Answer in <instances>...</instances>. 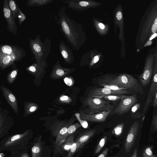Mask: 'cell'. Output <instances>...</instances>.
I'll use <instances>...</instances> for the list:
<instances>
[{"label":"cell","instance_id":"obj_1","mask_svg":"<svg viewBox=\"0 0 157 157\" xmlns=\"http://www.w3.org/2000/svg\"><path fill=\"white\" fill-rule=\"evenodd\" d=\"M29 46L36 62L46 68L47 59L50 52L52 44L51 40L47 37L44 41L41 40L39 34L35 39L29 38Z\"/></svg>","mask_w":157,"mask_h":157},{"label":"cell","instance_id":"obj_2","mask_svg":"<svg viewBox=\"0 0 157 157\" xmlns=\"http://www.w3.org/2000/svg\"><path fill=\"white\" fill-rule=\"evenodd\" d=\"M132 92L143 94V86L138 80L130 75L124 74L116 76H105L101 79Z\"/></svg>","mask_w":157,"mask_h":157},{"label":"cell","instance_id":"obj_3","mask_svg":"<svg viewBox=\"0 0 157 157\" xmlns=\"http://www.w3.org/2000/svg\"><path fill=\"white\" fill-rule=\"evenodd\" d=\"M85 105L87 106L90 110L89 114L101 112L106 110H113V106L109 101L102 98L94 97L88 96L84 101Z\"/></svg>","mask_w":157,"mask_h":157},{"label":"cell","instance_id":"obj_4","mask_svg":"<svg viewBox=\"0 0 157 157\" xmlns=\"http://www.w3.org/2000/svg\"><path fill=\"white\" fill-rule=\"evenodd\" d=\"M138 101L136 95L133 94L127 96L121 100L117 105L112 111L113 113L122 115L129 112Z\"/></svg>","mask_w":157,"mask_h":157},{"label":"cell","instance_id":"obj_5","mask_svg":"<svg viewBox=\"0 0 157 157\" xmlns=\"http://www.w3.org/2000/svg\"><path fill=\"white\" fill-rule=\"evenodd\" d=\"M2 12L3 17L6 22L7 30L14 35H16L17 33V27L15 20L9 8L8 0L3 1Z\"/></svg>","mask_w":157,"mask_h":157},{"label":"cell","instance_id":"obj_6","mask_svg":"<svg viewBox=\"0 0 157 157\" xmlns=\"http://www.w3.org/2000/svg\"><path fill=\"white\" fill-rule=\"evenodd\" d=\"M26 56L25 52L11 55H0V68L3 70L12 66L15 62L21 60Z\"/></svg>","mask_w":157,"mask_h":157},{"label":"cell","instance_id":"obj_7","mask_svg":"<svg viewBox=\"0 0 157 157\" xmlns=\"http://www.w3.org/2000/svg\"><path fill=\"white\" fill-rule=\"evenodd\" d=\"M139 129V123L135 122L131 125L126 137L124 147L126 153H128L133 145Z\"/></svg>","mask_w":157,"mask_h":157},{"label":"cell","instance_id":"obj_8","mask_svg":"<svg viewBox=\"0 0 157 157\" xmlns=\"http://www.w3.org/2000/svg\"><path fill=\"white\" fill-rule=\"evenodd\" d=\"M112 110H106L93 114L86 113L81 111L80 113V117L82 119L86 121L95 122H102L105 121Z\"/></svg>","mask_w":157,"mask_h":157},{"label":"cell","instance_id":"obj_9","mask_svg":"<svg viewBox=\"0 0 157 157\" xmlns=\"http://www.w3.org/2000/svg\"><path fill=\"white\" fill-rule=\"evenodd\" d=\"M132 93L128 90H114L110 89L103 87L96 88L92 89L89 92L88 96L107 95L115 94H126Z\"/></svg>","mask_w":157,"mask_h":157},{"label":"cell","instance_id":"obj_10","mask_svg":"<svg viewBox=\"0 0 157 157\" xmlns=\"http://www.w3.org/2000/svg\"><path fill=\"white\" fill-rule=\"evenodd\" d=\"M153 71V62L148 61L146 63L142 73L139 76V81L143 87H145L150 82Z\"/></svg>","mask_w":157,"mask_h":157},{"label":"cell","instance_id":"obj_11","mask_svg":"<svg viewBox=\"0 0 157 157\" xmlns=\"http://www.w3.org/2000/svg\"><path fill=\"white\" fill-rule=\"evenodd\" d=\"M71 69L62 67L59 61L57 60L52 68L50 78L54 79L63 78L70 73Z\"/></svg>","mask_w":157,"mask_h":157},{"label":"cell","instance_id":"obj_12","mask_svg":"<svg viewBox=\"0 0 157 157\" xmlns=\"http://www.w3.org/2000/svg\"><path fill=\"white\" fill-rule=\"evenodd\" d=\"M157 89V67H155L153 71L152 81L148 96L147 98L143 109V113H145L147 108L150 105Z\"/></svg>","mask_w":157,"mask_h":157},{"label":"cell","instance_id":"obj_13","mask_svg":"<svg viewBox=\"0 0 157 157\" xmlns=\"http://www.w3.org/2000/svg\"><path fill=\"white\" fill-rule=\"evenodd\" d=\"M0 88L3 95L7 102L14 111L18 114V109L17 101L15 96L9 89L4 86L1 85Z\"/></svg>","mask_w":157,"mask_h":157},{"label":"cell","instance_id":"obj_14","mask_svg":"<svg viewBox=\"0 0 157 157\" xmlns=\"http://www.w3.org/2000/svg\"><path fill=\"white\" fill-rule=\"evenodd\" d=\"M25 52L24 49L16 45L4 44L0 46V55H11Z\"/></svg>","mask_w":157,"mask_h":157},{"label":"cell","instance_id":"obj_15","mask_svg":"<svg viewBox=\"0 0 157 157\" xmlns=\"http://www.w3.org/2000/svg\"><path fill=\"white\" fill-rule=\"evenodd\" d=\"M71 124V123L65 125L56 132V139L55 143L56 148L59 150L61 144L66 139V136L68 128Z\"/></svg>","mask_w":157,"mask_h":157},{"label":"cell","instance_id":"obj_16","mask_svg":"<svg viewBox=\"0 0 157 157\" xmlns=\"http://www.w3.org/2000/svg\"><path fill=\"white\" fill-rule=\"evenodd\" d=\"M59 49L65 61L67 63H71L72 60L71 50L63 40L61 41L59 44Z\"/></svg>","mask_w":157,"mask_h":157},{"label":"cell","instance_id":"obj_17","mask_svg":"<svg viewBox=\"0 0 157 157\" xmlns=\"http://www.w3.org/2000/svg\"><path fill=\"white\" fill-rule=\"evenodd\" d=\"M26 69L29 73L37 77L45 71V68L36 63H33L26 67Z\"/></svg>","mask_w":157,"mask_h":157},{"label":"cell","instance_id":"obj_18","mask_svg":"<svg viewBox=\"0 0 157 157\" xmlns=\"http://www.w3.org/2000/svg\"><path fill=\"white\" fill-rule=\"evenodd\" d=\"M28 133V131H26L24 133L13 135L6 142L5 145L6 147L12 146L20 142L25 138Z\"/></svg>","mask_w":157,"mask_h":157},{"label":"cell","instance_id":"obj_19","mask_svg":"<svg viewBox=\"0 0 157 157\" xmlns=\"http://www.w3.org/2000/svg\"><path fill=\"white\" fill-rule=\"evenodd\" d=\"M39 108L38 105L32 102H24V117H26L37 111Z\"/></svg>","mask_w":157,"mask_h":157},{"label":"cell","instance_id":"obj_20","mask_svg":"<svg viewBox=\"0 0 157 157\" xmlns=\"http://www.w3.org/2000/svg\"><path fill=\"white\" fill-rule=\"evenodd\" d=\"M96 130L95 129H91L86 131L80 136L75 141L83 145L85 142L94 134Z\"/></svg>","mask_w":157,"mask_h":157},{"label":"cell","instance_id":"obj_21","mask_svg":"<svg viewBox=\"0 0 157 157\" xmlns=\"http://www.w3.org/2000/svg\"><path fill=\"white\" fill-rule=\"evenodd\" d=\"M53 1V0H28L26 5L28 7H29L40 6L51 3Z\"/></svg>","mask_w":157,"mask_h":157},{"label":"cell","instance_id":"obj_22","mask_svg":"<svg viewBox=\"0 0 157 157\" xmlns=\"http://www.w3.org/2000/svg\"><path fill=\"white\" fill-rule=\"evenodd\" d=\"M40 139L35 143L32 148V157H41L42 148L41 145Z\"/></svg>","mask_w":157,"mask_h":157},{"label":"cell","instance_id":"obj_23","mask_svg":"<svg viewBox=\"0 0 157 157\" xmlns=\"http://www.w3.org/2000/svg\"><path fill=\"white\" fill-rule=\"evenodd\" d=\"M74 133L69 135L65 141L61 144L59 150L61 148L63 150L68 151L71 147L74 142Z\"/></svg>","mask_w":157,"mask_h":157},{"label":"cell","instance_id":"obj_24","mask_svg":"<svg viewBox=\"0 0 157 157\" xmlns=\"http://www.w3.org/2000/svg\"><path fill=\"white\" fill-rule=\"evenodd\" d=\"M127 96L123 94H115L107 95L92 96L94 97L102 98L107 100L111 101H120L125 98Z\"/></svg>","mask_w":157,"mask_h":157},{"label":"cell","instance_id":"obj_25","mask_svg":"<svg viewBox=\"0 0 157 157\" xmlns=\"http://www.w3.org/2000/svg\"><path fill=\"white\" fill-rule=\"evenodd\" d=\"M12 69L7 76V79L9 84L13 82L17 76L18 69L17 67L15 62L12 65Z\"/></svg>","mask_w":157,"mask_h":157},{"label":"cell","instance_id":"obj_26","mask_svg":"<svg viewBox=\"0 0 157 157\" xmlns=\"http://www.w3.org/2000/svg\"><path fill=\"white\" fill-rule=\"evenodd\" d=\"M9 8L15 20L17 18L19 7L15 0H8Z\"/></svg>","mask_w":157,"mask_h":157},{"label":"cell","instance_id":"obj_27","mask_svg":"<svg viewBox=\"0 0 157 157\" xmlns=\"http://www.w3.org/2000/svg\"><path fill=\"white\" fill-rule=\"evenodd\" d=\"M83 145L78 142L75 141L68 151L67 155L66 157H72L75 152L79 150Z\"/></svg>","mask_w":157,"mask_h":157},{"label":"cell","instance_id":"obj_28","mask_svg":"<svg viewBox=\"0 0 157 157\" xmlns=\"http://www.w3.org/2000/svg\"><path fill=\"white\" fill-rule=\"evenodd\" d=\"M101 83L100 84V85L103 86V87L107 88L112 90H125L116 85L110 83L102 79H101Z\"/></svg>","mask_w":157,"mask_h":157},{"label":"cell","instance_id":"obj_29","mask_svg":"<svg viewBox=\"0 0 157 157\" xmlns=\"http://www.w3.org/2000/svg\"><path fill=\"white\" fill-rule=\"evenodd\" d=\"M81 125L78 123H76L71 125L68 128L66 134V137L73 133L78 129L81 126Z\"/></svg>","mask_w":157,"mask_h":157},{"label":"cell","instance_id":"obj_30","mask_svg":"<svg viewBox=\"0 0 157 157\" xmlns=\"http://www.w3.org/2000/svg\"><path fill=\"white\" fill-rule=\"evenodd\" d=\"M152 148L153 147L152 146L146 147L143 151V157H156V156L153 153Z\"/></svg>","mask_w":157,"mask_h":157},{"label":"cell","instance_id":"obj_31","mask_svg":"<svg viewBox=\"0 0 157 157\" xmlns=\"http://www.w3.org/2000/svg\"><path fill=\"white\" fill-rule=\"evenodd\" d=\"M140 107V104L139 103L134 105L131 109V113L132 115L136 114L135 118H138L141 117V114L138 112V110Z\"/></svg>","mask_w":157,"mask_h":157},{"label":"cell","instance_id":"obj_32","mask_svg":"<svg viewBox=\"0 0 157 157\" xmlns=\"http://www.w3.org/2000/svg\"><path fill=\"white\" fill-rule=\"evenodd\" d=\"M107 137L105 136L99 142L95 149V154L98 153L103 147L107 140Z\"/></svg>","mask_w":157,"mask_h":157},{"label":"cell","instance_id":"obj_33","mask_svg":"<svg viewBox=\"0 0 157 157\" xmlns=\"http://www.w3.org/2000/svg\"><path fill=\"white\" fill-rule=\"evenodd\" d=\"M25 15L21 11L19 8H18V13L17 18L18 21V25H21L22 22L26 19Z\"/></svg>","mask_w":157,"mask_h":157},{"label":"cell","instance_id":"obj_34","mask_svg":"<svg viewBox=\"0 0 157 157\" xmlns=\"http://www.w3.org/2000/svg\"><path fill=\"white\" fill-rule=\"evenodd\" d=\"M124 126V123H121L117 125L113 131L114 134L116 135H121Z\"/></svg>","mask_w":157,"mask_h":157},{"label":"cell","instance_id":"obj_35","mask_svg":"<svg viewBox=\"0 0 157 157\" xmlns=\"http://www.w3.org/2000/svg\"><path fill=\"white\" fill-rule=\"evenodd\" d=\"M80 114L78 113H76L75 114L76 118L79 121L80 124L84 128H86L88 127V124L86 120L82 119L80 117Z\"/></svg>","mask_w":157,"mask_h":157},{"label":"cell","instance_id":"obj_36","mask_svg":"<svg viewBox=\"0 0 157 157\" xmlns=\"http://www.w3.org/2000/svg\"><path fill=\"white\" fill-rule=\"evenodd\" d=\"M59 101L62 103L69 104L72 101V99L68 96L62 95L59 99Z\"/></svg>","mask_w":157,"mask_h":157},{"label":"cell","instance_id":"obj_37","mask_svg":"<svg viewBox=\"0 0 157 157\" xmlns=\"http://www.w3.org/2000/svg\"><path fill=\"white\" fill-rule=\"evenodd\" d=\"M151 125L153 126L154 132L157 131V114L152 118Z\"/></svg>","mask_w":157,"mask_h":157},{"label":"cell","instance_id":"obj_38","mask_svg":"<svg viewBox=\"0 0 157 157\" xmlns=\"http://www.w3.org/2000/svg\"><path fill=\"white\" fill-rule=\"evenodd\" d=\"M157 105V89L154 96L153 106L154 108H155Z\"/></svg>","mask_w":157,"mask_h":157},{"label":"cell","instance_id":"obj_39","mask_svg":"<svg viewBox=\"0 0 157 157\" xmlns=\"http://www.w3.org/2000/svg\"><path fill=\"white\" fill-rule=\"evenodd\" d=\"M109 151V149L106 148L98 157H106Z\"/></svg>","mask_w":157,"mask_h":157},{"label":"cell","instance_id":"obj_40","mask_svg":"<svg viewBox=\"0 0 157 157\" xmlns=\"http://www.w3.org/2000/svg\"><path fill=\"white\" fill-rule=\"evenodd\" d=\"M152 32L155 33L157 31V24L154 23L152 26L151 28Z\"/></svg>","mask_w":157,"mask_h":157},{"label":"cell","instance_id":"obj_41","mask_svg":"<svg viewBox=\"0 0 157 157\" xmlns=\"http://www.w3.org/2000/svg\"><path fill=\"white\" fill-rule=\"evenodd\" d=\"M79 4L82 6L85 7L88 6L89 3L88 2L85 1H81L79 2Z\"/></svg>","mask_w":157,"mask_h":157},{"label":"cell","instance_id":"obj_42","mask_svg":"<svg viewBox=\"0 0 157 157\" xmlns=\"http://www.w3.org/2000/svg\"><path fill=\"white\" fill-rule=\"evenodd\" d=\"M122 15L121 12L118 11L117 13L116 17L118 20H120L122 18Z\"/></svg>","mask_w":157,"mask_h":157},{"label":"cell","instance_id":"obj_43","mask_svg":"<svg viewBox=\"0 0 157 157\" xmlns=\"http://www.w3.org/2000/svg\"><path fill=\"white\" fill-rule=\"evenodd\" d=\"M131 157H137V150L136 148L134 150L133 154Z\"/></svg>","mask_w":157,"mask_h":157},{"label":"cell","instance_id":"obj_44","mask_svg":"<svg viewBox=\"0 0 157 157\" xmlns=\"http://www.w3.org/2000/svg\"><path fill=\"white\" fill-rule=\"evenodd\" d=\"M99 60V58L98 56H95L94 58L93 62L94 63H97Z\"/></svg>","mask_w":157,"mask_h":157},{"label":"cell","instance_id":"obj_45","mask_svg":"<svg viewBox=\"0 0 157 157\" xmlns=\"http://www.w3.org/2000/svg\"><path fill=\"white\" fill-rule=\"evenodd\" d=\"M99 26L101 29H104L105 28L104 25L101 23H100L99 24Z\"/></svg>","mask_w":157,"mask_h":157},{"label":"cell","instance_id":"obj_46","mask_svg":"<svg viewBox=\"0 0 157 157\" xmlns=\"http://www.w3.org/2000/svg\"><path fill=\"white\" fill-rule=\"evenodd\" d=\"M21 157H29V156L27 153H24L21 155Z\"/></svg>","mask_w":157,"mask_h":157},{"label":"cell","instance_id":"obj_47","mask_svg":"<svg viewBox=\"0 0 157 157\" xmlns=\"http://www.w3.org/2000/svg\"><path fill=\"white\" fill-rule=\"evenodd\" d=\"M0 157H4L5 156L4 154L3 153H1L0 154Z\"/></svg>","mask_w":157,"mask_h":157},{"label":"cell","instance_id":"obj_48","mask_svg":"<svg viewBox=\"0 0 157 157\" xmlns=\"http://www.w3.org/2000/svg\"><path fill=\"white\" fill-rule=\"evenodd\" d=\"M154 23L157 24V17L155 20Z\"/></svg>","mask_w":157,"mask_h":157}]
</instances>
